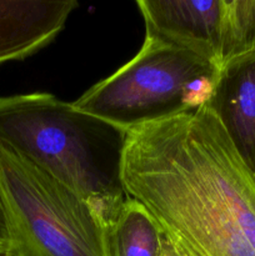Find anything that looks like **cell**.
Returning a JSON list of instances; mask_svg holds the SVG:
<instances>
[{"mask_svg":"<svg viewBox=\"0 0 255 256\" xmlns=\"http://www.w3.org/2000/svg\"><path fill=\"white\" fill-rule=\"evenodd\" d=\"M122 182L172 256H255V174L206 105L129 130Z\"/></svg>","mask_w":255,"mask_h":256,"instance_id":"obj_1","label":"cell"},{"mask_svg":"<svg viewBox=\"0 0 255 256\" xmlns=\"http://www.w3.org/2000/svg\"><path fill=\"white\" fill-rule=\"evenodd\" d=\"M128 132L48 92L0 96V146L84 198L106 226L126 200Z\"/></svg>","mask_w":255,"mask_h":256,"instance_id":"obj_2","label":"cell"},{"mask_svg":"<svg viewBox=\"0 0 255 256\" xmlns=\"http://www.w3.org/2000/svg\"><path fill=\"white\" fill-rule=\"evenodd\" d=\"M219 70L188 50L145 36L130 62L72 104L129 132L206 105Z\"/></svg>","mask_w":255,"mask_h":256,"instance_id":"obj_3","label":"cell"},{"mask_svg":"<svg viewBox=\"0 0 255 256\" xmlns=\"http://www.w3.org/2000/svg\"><path fill=\"white\" fill-rule=\"evenodd\" d=\"M0 199L10 229L6 256H109L108 226L96 210L2 146Z\"/></svg>","mask_w":255,"mask_h":256,"instance_id":"obj_4","label":"cell"},{"mask_svg":"<svg viewBox=\"0 0 255 256\" xmlns=\"http://www.w3.org/2000/svg\"><path fill=\"white\" fill-rule=\"evenodd\" d=\"M136 5L144 18L145 36L182 48L219 66L222 0H138Z\"/></svg>","mask_w":255,"mask_h":256,"instance_id":"obj_5","label":"cell"},{"mask_svg":"<svg viewBox=\"0 0 255 256\" xmlns=\"http://www.w3.org/2000/svg\"><path fill=\"white\" fill-rule=\"evenodd\" d=\"M206 106L255 174V52L220 68Z\"/></svg>","mask_w":255,"mask_h":256,"instance_id":"obj_6","label":"cell"},{"mask_svg":"<svg viewBox=\"0 0 255 256\" xmlns=\"http://www.w3.org/2000/svg\"><path fill=\"white\" fill-rule=\"evenodd\" d=\"M78 6L75 0H0V64L46 46Z\"/></svg>","mask_w":255,"mask_h":256,"instance_id":"obj_7","label":"cell"},{"mask_svg":"<svg viewBox=\"0 0 255 256\" xmlns=\"http://www.w3.org/2000/svg\"><path fill=\"white\" fill-rule=\"evenodd\" d=\"M109 256H172L158 222L138 200L126 198L106 230Z\"/></svg>","mask_w":255,"mask_h":256,"instance_id":"obj_8","label":"cell"},{"mask_svg":"<svg viewBox=\"0 0 255 256\" xmlns=\"http://www.w3.org/2000/svg\"><path fill=\"white\" fill-rule=\"evenodd\" d=\"M255 52V0H222L219 68Z\"/></svg>","mask_w":255,"mask_h":256,"instance_id":"obj_9","label":"cell"},{"mask_svg":"<svg viewBox=\"0 0 255 256\" xmlns=\"http://www.w3.org/2000/svg\"><path fill=\"white\" fill-rule=\"evenodd\" d=\"M10 249V229L4 205L0 199V255H8Z\"/></svg>","mask_w":255,"mask_h":256,"instance_id":"obj_10","label":"cell"},{"mask_svg":"<svg viewBox=\"0 0 255 256\" xmlns=\"http://www.w3.org/2000/svg\"><path fill=\"white\" fill-rule=\"evenodd\" d=\"M0 256H6V255H0Z\"/></svg>","mask_w":255,"mask_h":256,"instance_id":"obj_11","label":"cell"}]
</instances>
